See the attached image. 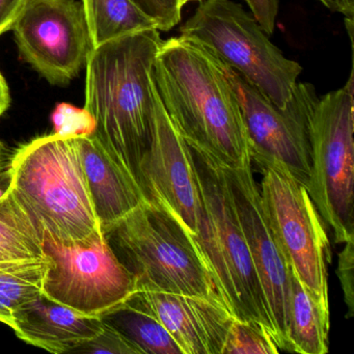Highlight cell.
<instances>
[{"instance_id": "cell-25", "label": "cell", "mask_w": 354, "mask_h": 354, "mask_svg": "<svg viewBox=\"0 0 354 354\" xmlns=\"http://www.w3.org/2000/svg\"><path fill=\"white\" fill-rule=\"evenodd\" d=\"M132 3L150 17L159 32H169L181 21L182 9L177 0H131Z\"/></svg>"}, {"instance_id": "cell-11", "label": "cell", "mask_w": 354, "mask_h": 354, "mask_svg": "<svg viewBox=\"0 0 354 354\" xmlns=\"http://www.w3.org/2000/svg\"><path fill=\"white\" fill-rule=\"evenodd\" d=\"M12 30L22 59L55 86L77 77L93 50L77 0H30Z\"/></svg>"}, {"instance_id": "cell-21", "label": "cell", "mask_w": 354, "mask_h": 354, "mask_svg": "<svg viewBox=\"0 0 354 354\" xmlns=\"http://www.w3.org/2000/svg\"><path fill=\"white\" fill-rule=\"evenodd\" d=\"M48 258L0 261V322L11 324L14 310L42 293Z\"/></svg>"}, {"instance_id": "cell-7", "label": "cell", "mask_w": 354, "mask_h": 354, "mask_svg": "<svg viewBox=\"0 0 354 354\" xmlns=\"http://www.w3.org/2000/svg\"><path fill=\"white\" fill-rule=\"evenodd\" d=\"M353 69L343 88L319 98L310 136L308 194L335 242L354 240Z\"/></svg>"}, {"instance_id": "cell-28", "label": "cell", "mask_w": 354, "mask_h": 354, "mask_svg": "<svg viewBox=\"0 0 354 354\" xmlns=\"http://www.w3.org/2000/svg\"><path fill=\"white\" fill-rule=\"evenodd\" d=\"M30 0H0V36L12 30Z\"/></svg>"}, {"instance_id": "cell-17", "label": "cell", "mask_w": 354, "mask_h": 354, "mask_svg": "<svg viewBox=\"0 0 354 354\" xmlns=\"http://www.w3.org/2000/svg\"><path fill=\"white\" fill-rule=\"evenodd\" d=\"M289 267V328L286 351L326 354L330 328L329 306H324Z\"/></svg>"}, {"instance_id": "cell-5", "label": "cell", "mask_w": 354, "mask_h": 354, "mask_svg": "<svg viewBox=\"0 0 354 354\" xmlns=\"http://www.w3.org/2000/svg\"><path fill=\"white\" fill-rule=\"evenodd\" d=\"M103 234L138 290L201 296L227 306L194 240L161 207L144 203Z\"/></svg>"}, {"instance_id": "cell-8", "label": "cell", "mask_w": 354, "mask_h": 354, "mask_svg": "<svg viewBox=\"0 0 354 354\" xmlns=\"http://www.w3.org/2000/svg\"><path fill=\"white\" fill-rule=\"evenodd\" d=\"M262 173L261 198L273 233L291 268L329 306L330 243L308 188L277 161L254 159Z\"/></svg>"}, {"instance_id": "cell-26", "label": "cell", "mask_w": 354, "mask_h": 354, "mask_svg": "<svg viewBox=\"0 0 354 354\" xmlns=\"http://www.w3.org/2000/svg\"><path fill=\"white\" fill-rule=\"evenodd\" d=\"M353 261H354V240L344 243L343 250L339 254L337 273L341 281L343 290L344 299L348 308V318L353 316Z\"/></svg>"}, {"instance_id": "cell-33", "label": "cell", "mask_w": 354, "mask_h": 354, "mask_svg": "<svg viewBox=\"0 0 354 354\" xmlns=\"http://www.w3.org/2000/svg\"><path fill=\"white\" fill-rule=\"evenodd\" d=\"M1 157H3V147L0 144V165H1Z\"/></svg>"}, {"instance_id": "cell-31", "label": "cell", "mask_w": 354, "mask_h": 354, "mask_svg": "<svg viewBox=\"0 0 354 354\" xmlns=\"http://www.w3.org/2000/svg\"><path fill=\"white\" fill-rule=\"evenodd\" d=\"M11 104V96H10L9 86L3 78V74L0 73V118L9 109Z\"/></svg>"}, {"instance_id": "cell-10", "label": "cell", "mask_w": 354, "mask_h": 354, "mask_svg": "<svg viewBox=\"0 0 354 354\" xmlns=\"http://www.w3.org/2000/svg\"><path fill=\"white\" fill-rule=\"evenodd\" d=\"M49 268L42 293L77 312L101 316L127 301L138 286L104 234L88 244L66 246L44 234Z\"/></svg>"}, {"instance_id": "cell-16", "label": "cell", "mask_w": 354, "mask_h": 354, "mask_svg": "<svg viewBox=\"0 0 354 354\" xmlns=\"http://www.w3.org/2000/svg\"><path fill=\"white\" fill-rule=\"evenodd\" d=\"M76 140L91 200L103 232L147 201L138 186L93 136H76Z\"/></svg>"}, {"instance_id": "cell-15", "label": "cell", "mask_w": 354, "mask_h": 354, "mask_svg": "<svg viewBox=\"0 0 354 354\" xmlns=\"http://www.w3.org/2000/svg\"><path fill=\"white\" fill-rule=\"evenodd\" d=\"M10 327L22 341L63 354L97 335L103 322L99 316L82 314L41 293L14 310Z\"/></svg>"}, {"instance_id": "cell-9", "label": "cell", "mask_w": 354, "mask_h": 354, "mask_svg": "<svg viewBox=\"0 0 354 354\" xmlns=\"http://www.w3.org/2000/svg\"><path fill=\"white\" fill-rule=\"evenodd\" d=\"M223 69L243 117L250 159L277 161L308 186L310 125L319 100L315 86L297 82L281 109L229 66L223 64Z\"/></svg>"}, {"instance_id": "cell-13", "label": "cell", "mask_w": 354, "mask_h": 354, "mask_svg": "<svg viewBox=\"0 0 354 354\" xmlns=\"http://www.w3.org/2000/svg\"><path fill=\"white\" fill-rule=\"evenodd\" d=\"M217 162V161H216ZM257 274L264 290L275 341L286 351L289 328L290 267L263 206L252 165L223 167Z\"/></svg>"}, {"instance_id": "cell-4", "label": "cell", "mask_w": 354, "mask_h": 354, "mask_svg": "<svg viewBox=\"0 0 354 354\" xmlns=\"http://www.w3.org/2000/svg\"><path fill=\"white\" fill-rule=\"evenodd\" d=\"M192 151L202 198L196 248L234 316L264 325L275 341L268 304L250 257L225 171L206 153L196 148Z\"/></svg>"}, {"instance_id": "cell-3", "label": "cell", "mask_w": 354, "mask_h": 354, "mask_svg": "<svg viewBox=\"0 0 354 354\" xmlns=\"http://www.w3.org/2000/svg\"><path fill=\"white\" fill-rule=\"evenodd\" d=\"M10 165L12 192L43 234L73 246L90 243L102 233L76 136L35 138L17 150Z\"/></svg>"}, {"instance_id": "cell-27", "label": "cell", "mask_w": 354, "mask_h": 354, "mask_svg": "<svg viewBox=\"0 0 354 354\" xmlns=\"http://www.w3.org/2000/svg\"><path fill=\"white\" fill-rule=\"evenodd\" d=\"M252 15L267 36L274 32L279 10V0H245Z\"/></svg>"}, {"instance_id": "cell-2", "label": "cell", "mask_w": 354, "mask_h": 354, "mask_svg": "<svg viewBox=\"0 0 354 354\" xmlns=\"http://www.w3.org/2000/svg\"><path fill=\"white\" fill-rule=\"evenodd\" d=\"M162 42L157 28L140 30L93 49L86 64L84 107L96 121L92 136L138 188L152 138V69Z\"/></svg>"}, {"instance_id": "cell-1", "label": "cell", "mask_w": 354, "mask_h": 354, "mask_svg": "<svg viewBox=\"0 0 354 354\" xmlns=\"http://www.w3.org/2000/svg\"><path fill=\"white\" fill-rule=\"evenodd\" d=\"M152 78L189 147L223 167L252 165L245 124L221 59L194 39L171 38L157 53Z\"/></svg>"}, {"instance_id": "cell-19", "label": "cell", "mask_w": 354, "mask_h": 354, "mask_svg": "<svg viewBox=\"0 0 354 354\" xmlns=\"http://www.w3.org/2000/svg\"><path fill=\"white\" fill-rule=\"evenodd\" d=\"M45 258L42 230L11 192L0 201V261Z\"/></svg>"}, {"instance_id": "cell-30", "label": "cell", "mask_w": 354, "mask_h": 354, "mask_svg": "<svg viewBox=\"0 0 354 354\" xmlns=\"http://www.w3.org/2000/svg\"><path fill=\"white\" fill-rule=\"evenodd\" d=\"M14 171L10 162L0 165V201L11 194L13 189Z\"/></svg>"}, {"instance_id": "cell-29", "label": "cell", "mask_w": 354, "mask_h": 354, "mask_svg": "<svg viewBox=\"0 0 354 354\" xmlns=\"http://www.w3.org/2000/svg\"><path fill=\"white\" fill-rule=\"evenodd\" d=\"M329 11L342 14L345 19L354 18V0H316Z\"/></svg>"}, {"instance_id": "cell-32", "label": "cell", "mask_w": 354, "mask_h": 354, "mask_svg": "<svg viewBox=\"0 0 354 354\" xmlns=\"http://www.w3.org/2000/svg\"><path fill=\"white\" fill-rule=\"evenodd\" d=\"M192 1H201V0H177L178 5L181 9H183L184 6L187 5L188 3Z\"/></svg>"}, {"instance_id": "cell-18", "label": "cell", "mask_w": 354, "mask_h": 354, "mask_svg": "<svg viewBox=\"0 0 354 354\" xmlns=\"http://www.w3.org/2000/svg\"><path fill=\"white\" fill-rule=\"evenodd\" d=\"M82 3L93 49L133 32L157 28L131 0H82Z\"/></svg>"}, {"instance_id": "cell-14", "label": "cell", "mask_w": 354, "mask_h": 354, "mask_svg": "<svg viewBox=\"0 0 354 354\" xmlns=\"http://www.w3.org/2000/svg\"><path fill=\"white\" fill-rule=\"evenodd\" d=\"M128 304L158 319L183 354H223L233 313L208 298L138 290Z\"/></svg>"}, {"instance_id": "cell-20", "label": "cell", "mask_w": 354, "mask_h": 354, "mask_svg": "<svg viewBox=\"0 0 354 354\" xmlns=\"http://www.w3.org/2000/svg\"><path fill=\"white\" fill-rule=\"evenodd\" d=\"M99 317L103 323L138 346L144 354H183L158 319L127 301Z\"/></svg>"}, {"instance_id": "cell-12", "label": "cell", "mask_w": 354, "mask_h": 354, "mask_svg": "<svg viewBox=\"0 0 354 354\" xmlns=\"http://www.w3.org/2000/svg\"><path fill=\"white\" fill-rule=\"evenodd\" d=\"M154 96L152 138L140 162V188L147 202L167 210L196 244L202 198L192 148L169 119L155 86Z\"/></svg>"}, {"instance_id": "cell-23", "label": "cell", "mask_w": 354, "mask_h": 354, "mask_svg": "<svg viewBox=\"0 0 354 354\" xmlns=\"http://www.w3.org/2000/svg\"><path fill=\"white\" fill-rule=\"evenodd\" d=\"M51 121L55 133L62 136H92L96 129V121L86 107L80 109L69 103H59Z\"/></svg>"}, {"instance_id": "cell-24", "label": "cell", "mask_w": 354, "mask_h": 354, "mask_svg": "<svg viewBox=\"0 0 354 354\" xmlns=\"http://www.w3.org/2000/svg\"><path fill=\"white\" fill-rule=\"evenodd\" d=\"M69 353L144 354V352L119 331L103 323L102 329L97 335L80 342Z\"/></svg>"}, {"instance_id": "cell-6", "label": "cell", "mask_w": 354, "mask_h": 354, "mask_svg": "<svg viewBox=\"0 0 354 354\" xmlns=\"http://www.w3.org/2000/svg\"><path fill=\"white\" fill-rule=\"evenodd\" d=\"M180 36L200 42L281 109L302 72L271 43L254 16L232 0H201Z\"/></svg>"}, {"instance_id": "cell-22", "label": "cell", "mask_w": 354, "mask_h": 354, "mask_svg": "<svg viewBox=\"0 0 354 354\" xmlns=\"http://www.w3.org/2000/svg\"><path fill=\"white\" fill-rule=\"evenodd\" d=\"M281 352L266 326L256 321L234 319L223 354H279Z\"/></svg>"}]
</instances>
